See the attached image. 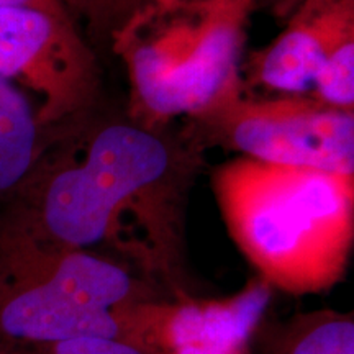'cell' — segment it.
<instances>
[{"mask_svg": "<svg viewBox=\"0 0 354 354\" xmlns=\"http://www.w3.org/2000/svg\"><path fill=\"white\" fill-rule=\"evenodd\" d=\"M203 166L205 154L179 130L95 109L57 128L0 212V227L61 250H109L171 297H185V209Z\"/></svg>", "mask_w": 354, "mask_h": 354, "instance_id": "cell-1", "label": "cell"}, {"mask_svg": "<svg viewBox=\"0 0 354 354\" xmlns=\"http://www.w3.org/2000/svg\"><path fill=\"white\" fill-rule=\"evenodd\" d=\"M228 234L272 289L317 294L343 281L354 243V174L236 156L212 169Z\"/></svg>", "mask_w": 354, "mask_h": 354, "instance_id": "cell-2", "label": "cell"}, {"mask_svg": "<svg viewBox=\"0 0 354 354\" xmlns=\"http://www.w3.org/2000/svg\"><path fill=\"white\" fill-rule=\"evenodd\" d=\"M165 300V289L113 256L39 245L0 227V342L104 338L153 354Z\"/></svg>", "mask_w": 354, "mask_h": 354, "instance_id": "cell-3", "label": "cell"}, {"mask_svg": "<svg viewBox=\"0 0 354 354\" xmlns=\"http://www.w3.org/2000/svg\"><path fill=\"white\" fill-rule=\"evenodd\" d=\"M254 0H149L110 38L127 71L125 113L166 130L245 87L246 24Z\"/></svg>", "mask_w": 354, "mask_h": 354, "instance_id": "cell-4", "label": "cell"}, {"mask_svg": "<svg viewBox=\"0 0 354 354\" xmlns=\"http://www.w3.org/2000/svg\"><path fill=\"white\" fill-rule=\"evenodd\" d=\"M179 133L203 154L220 148L271 165L354 174V110L308 94L254 97L245 86L184 118Z\"/></svg>", "mask_w": 354, "mask_h": 354, "instance_id": "cell-5", "label": "cell"}, {"mask_svg": "<svg viewBox=\"0 0 354 354\" xmlns=\"http://www.w3.org/2000/svg\"><path fill=\"white\" fill-rule=\"evenodd\" d=\"M0 77L38 97V120L66 127L99 109L102 71L79 24L35 7H0Z\"/></svg>", "mask_w": 354, "mask_h": 354, "instance_id": "cell-6", "label": "cell"}, {"mask_svg": "<svg viewBox=\"0 0 354 354\" xmlns=\"http://www.w3.org/2000/svg\"><path fill=\"white\" fill-rule=\"evenodd\" d=\"M354 44V0H302L277 38L241 64L245 86L308 94L318 69Z\"/></svg>", "mask_w": 354, "mask_h": 354, "instance_id": "cell-7", "label": "cell"}, {"mask_svg": "<svg viewBox=\"0 0 354 354\" xmlns=\"http://www.w3.org/2000/svg\"><path fill=\"white\" fill-rule=\"evenodd\" d=\"M274 289L254 277L225 299H167L154 326L153 354H248Z\"/></svg>", "mask_w": 354, "mask_h": 354, "instance_id": "cell-8", "label": "cell"}, {"mask_svg": "<svg viewBox=\"0 0 354 354\" xmlns=\"http://www.w3.org/2000/svg\"><path fill=\"white\" fill-rule=\"evenodd\" d=\"M55 131L41 127L25 91L0 77V212L24 187Z\"/></svg>", "mask_w": 354, "mask_h": 354, "instance_id": "cell-9", "label": "cell"}, {"mask_svg": "<svg viewBox=\"0 0 354 354\" xmlns=\"http://www.w3.org/2000/svg\"><path fill=\"white\" fill-rule=\"evenodd\" d=\"M279 354H354L353 315L315 312L289 326Z\"/></svg>", "mask_w": 354, "mask_h": 354, "instance_id": "cell-10", "label": "cell"}, {"mask_svg": "<svg viewBox=\"0 0 354 354\" xmlns=\"http://www.w3.org/2000/svg\"><path fill=\"white\" fill-rule=\"evenodd\" d=\"M0 354H151L135 343L82 338L57 343L0 342Z\"/></svg>", "mask_w": 354, "mask_h": 354, "instance_id": "cell-11", "label": "cell"}, {"mask_svg": "<svg viewBox=\"0 0 354 354\" xmlns=\"http://www.w3.org/2000/svg\"><path fill=\"white\" fill-rule=\"evenodd\" d=\"M149 0H71L77 20H86L95 39L110 41L133 12Z\"/></svg>", "mask_w": 354, "mask_h": 354, "instance_id": "cell-12", "label": "cell"}, {"mask_svg": "<svg viewBox=\"0 0 354 354\" xmlns=\"http://www.w3.org/2000/svg\"><path fill=\"white\" fill-rule=\"evenodd\" d=\"M0 7H35L41 10L56 13V15L68 17V19L77 20L71 0H0Z\"/></svg>", "mask_w": 354, "mask_h": 354, "instance_id": "cell-13", "label": "cell"}]
</instances>
